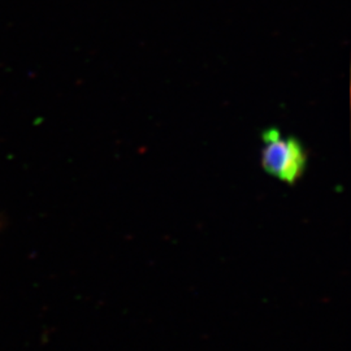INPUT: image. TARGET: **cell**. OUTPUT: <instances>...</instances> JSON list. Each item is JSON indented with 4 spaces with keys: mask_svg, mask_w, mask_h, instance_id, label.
I'll return each mask as SVG.
<instances>
[{
    "mask_svg": "<svg viewBox=\"0 0 351 351\" xmlns=\"http://www.w3.org/2000/svg\"><path fill=\"white\" fill-rule=\"evenodd\" d=\"M261 162L268 175L293 185L306 171L307 152L298 139L284 137L277 129H268L263 133Z\"/></svg>",
    "mask_w": 351,
    "mask_h": 351,
    "instance_id": "6da1fadb",
    "label": "cell"
}]
</instances>
